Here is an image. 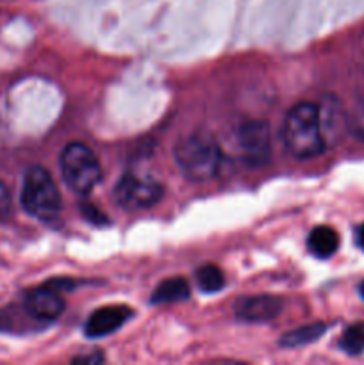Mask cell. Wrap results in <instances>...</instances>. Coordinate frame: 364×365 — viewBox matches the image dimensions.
<instances>
[{
  "mask_svg": "<svg viewBox=\"0 0 364 365\" xmlns=\"http://www.w3.org/2000/svg\"><path fill=\"white\" fill-rule=\"evenodd\" d=\"M282 141L296 159H310L323 153L327 143L320 109L310 102L296 103L282 125Z\"/></svg>",
  "mask_w": 364,
  "mask_h": 365,
  "instance_id": "1",
  "label": "cell"
},
{
  "mask_svg": "<svg viewBox=\"0 0 364 365\" xmlns=\"http://www.w3.org/2000/svg\"><path fill=\"white\" fill-rule=\"evenodd\" d=\"M175 160L186 178L207 182L220 173L223 153L213 135L191 134L175 146Z\"/></svg>",
  "mask_w": 364,
  "mask_h": 365,
  "instance_id": "2",
  "label": "cell"
},
{
  "mask_svg": "<svg viewBox=\"0 0 364 365\" xmlns=\"http://www.w3.org/2000/svg\"><path fill=\"white\" fill-rule=\"evenodd\" d=\"M21 205L36 220L54 221L59 216L61 195L49 171L41 166L29 168L25 173Z\"/></svg>",
  "mask_w": 364,
  "mask_h": 365,
  "instance_id": "3",
  "label": "cell"
},
{
  "mask_svg": "<svg viewBox=\"0 0 364 365\" xmlns=\"http://www.w3.org/2000/svg\"><path fill=\"white\" fill-rule=\"evenodd\" d=\"M61 171L68 187L77 195H88L102 177L95 152L84 143H70L63 150Z\"/></svg>",
  "mask_w": 364,
  "mask_h": 365,
  "instance_id": "4",
  "label": "cell"
},
{
  "mask_svg": "<svg viewBox=\"0 0 364 365\" xmlns=\"http://www.w3.org/2000/svg\"><path fill=\"white\" fill-rule=\"evenodd\" d=\"M163 192L159 182L136 173H125L114 185V200L127 210L148 209L163 198Z\"/></svg>",
  "mask_w": 364,
  "mask_h": 365,
  "instance_id": "5",
  "label": "cell"
},
{
  "mask_svg": "<svg viewBox=\"0 0 364 365\" xmlns=\"http://www.w3.org/2000/svg\"><path fill=\"white\" fill-rule=\"evenodd\" d=\"M236 145L243 163L261 168L270 160L271 139L266 121H245L236 130Z\"/></svg>",
  "mask_w": 364,
  "mask_h": 365,
  "instance_id": "6",
  "label": "cell"
},
{
  "mask_svg": "<svg viewBox=\"0 0 364 365\" xmlns=\"http://www.w3.org/2000/svg\"><path fill=\"white\" fill-rule=\"evenodd\" d=\"M25 312L36 321L50 323L64 312V298L59 289L46 282L41 287L32 289L25 296Z\"/></svg>",
  "mask_w": 364,
  "mask_h": 365,
  "instance_id": "7",
  "label": "cell"
},
{
  "mask_svg": "<svg viewBox=\"0 0 364 365\" xmlns=\"http://www.w3.org/2000/svg\"><path fill=\"white\" fill-rule=\"evenodd\" d=\"M134 316L131 307L125 305H113V307H102V309L95 310L91 316L88 317L84 327V334L88 339H103L107 335L114 334L120 330L131 317Z\"/></svg>",
  "mask_w": 364,
  "mask_h": 365,
  "instance_id": "8",
  "label": "cell"
},
{
  "mask_svg": "<svg viewBox=\"0 0 364 365\" xmlns=\"http://www.w3.org/2000/svg\"><path fill=\"white\" fill-rule=\"evenodd\" d=\"M282 312V302L277 296H245L236 303V317L246 323H266Z\"/></svg>",
  "mask_w": 364,
  "mask_h": 365,
  "instance_id": "9",
  "label": "cell"
},
{
  "mask_svg": "<svg viewBox=\"0 0 364 365\" xmlns=\"http://www.w3.org/2000/svg\"><path fill=\"white\" fill-rule=\"evenodd\" d=\"M307 248L316 259H330L339 248V235L332 227H316L309 234Z\"/></svg>",
  "mask_w": 364,
  "mask_h": 365,
  "instance_id": "10",
  "label": "cell"
},
{
  "mask_svg": "<svg viewBox=\"0 0 364 365\" xmlns=\"http://www.w3.org/2000/svg\"><path fill=\"white\" fill-rule=\"evenodd\" d=\"M189 298V284L186 282V278L173 277L166 278L164 282H161L156 287V291L152 292V298L150 302L153 305H170V303H178L182 299Z\"/></svg>",
  "mask_w": 364,
  "mask_h": 365,
  "instance_id": "11",
  "label": "cell"
},
{
  "mask_svg": "<svg viewBox=\"0 0 364 365\" xmlns=\"http://www.w3.org/2000/svg\"><path fill=\"white\" fill-rule=\"evenodd\" d=\"M327 324L323 323H313V324H305V327H300L296 330L288 331L280 337V342L278 344L282 348H298V346H305L310 344V342L318 341L321 335L327 331Z\"/></svg>",
  "mask_w": 364,
  "mask_h": 365,
  "instance_id": "12",
  "label": "cell"
},
{
  "mask_svg": "<svg viewBox=\"0 0 364 365\" xmlns=\"http://www.w3.org/2000/svg\"><path fill=\"white\" fill-rule=\"evenodd\" d=\"M196 284H198V287L203 292L213 294V292H218L223 289L225 277L220 267L214 266V264H206V266H202L196 271Z\"/></svg>",
  "mask_w": 364,
  "mask_h": 365,
  "instance_id": "13",
  "label": "cell"
},
{
  "mask_svg": "<svg viewBox=\"0 0 364 365\" xmlns=\"http://www.w3.org/2000/svg\"><path fill=\"white\" fill-rule=\"evenodd\" d=\"M339 348L348 355H359L364 351V323L353 324L343 334Z\"/></svg>",
  "mask_w": 364,
  "mask_h": 365,
  "instance_id": "14",
  "label": "cell"
},
{
  "mask_svg": "<svg viewBox=\"0 0 364 365\" xmlns=\"http://www.w3.org/2000/svg\"><path fill=\"white\" fill-rule=\"evenodd\" d=\"M346 127H348L350 134L364 141V95L350 109L348 116H346Z\"/></svg>",
  "mask_w": 364,
  "mask_h": 365,
  "instance_id": "15",
  "label": "cell"
},
{
  "mask_svg": "<svg viewBox=\"0 0 364 365\" xmlns=\"http://www.w3.org/2000/svg\"><path fill=\"white\" fill-rule=\"evenodd\" d=\"M11 207L13 202H11L9 189L4 182H0V221H6L11 216Z\"/></svg>",
  "mask_w": 364,
  "mask_h": 365,
  "instance_id": "16",
  "label": "cell"
},
{
  "mask_svg": "<svg viewBox=\"0 0 364 365\" xmlns=\"http://www.w3.org/2000/svg\"><path fill=\"white\" fill-rule=\"evenodd\" d=\"M82 212L86 214V217H88V220L96 221L98 225L106 223V221H107L106 216H103V214H100L98 210H96L95 207H91V205H82Z\"/></svg>",
  "mask_w": 364,
  "mask_h": 365,
  "instance_id": "17",
  "label": "cell"
},
{
  "mask_svg": "<svg viewBox=\"0 0 364 365\" xmlns=\"http://www.w3.org/2000/svg\"><path fill=\"white\" fill-rule=\"evenodd\" d=\"M103 360V356L100 355V353H93V355H89V356H79V359H75L74 362H102Z\"/></svg>",
  "mask_w": 364,
  "mask_h": 365,
  "instance_id": "18",
  "label": "cell"
},
{
  "mask_svg": "<svg viewBox=\"0 0 364 365\" xmlns=\"http://www.w3.org/2000/svg\"><path fill=\"white\" fill-rule=\"evenodd\" d=\"M357 246H359L360 250L364 252V225H360L359 228H357Z\"/></svg>",
  "mask_w": 364,
  "mask_h": 365,
  "instance_id": "19",
  "label": "cell"
},
{
  "mask_svg": "<svg viewBox=\"0 0 364 365\" xmlns=\"http://www.w3.org/2000/svg\"><path fill=\"white\" fill-rule=\"evenodd\" d=\"M359 291H360V296H363V298H364V284L360 285V289H359Z\"/></svg>",
  "mask_w": 364,
  "mask_h": 365,
  "instance_id": "20",
  "label": "cell"
}]
</instances>
